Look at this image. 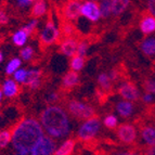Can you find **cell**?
<instances>
[{"instance_id": "7bdbcfd3", "label": "cell", "mask_w": 155, "mask_h": 155, "mask_svg": "<svg viewBox=\"0 0 155 155\" xmlns=\"http://www.w3.org/2000/svg\"><path fill=\"white\" fill-rule=\"evenodd\" d=\"M2 97H3V93H2V91H1V89H0V103H1V101H2Z\"/></svg>"}, {"instance_id": "52a82bcc", "label": "cell", "mask_w": 155, "mask_h": 155, "mask_svg": "<svg viewBox=\"0 0 155 155\" xmlns=\"http://www.w3.org/2000/svg\"><path fill=\"white\" fill-rule=\"evenodd\" d=\"M80 14L90 22H98L101 18L100 7L96 1H85L81 3Z\"/></svg>"}, {"instance_id": "30bf717a", "label": "cell", "mask_w": 155, "mask_h": 155, "mask_svg": "<svg viewBox=\"0 0 155 155\" xmlns=\"http://www.w3.org/2000/svg\"><path fill=\"white\" fill-rule=\"evenodd\" d=\"M80 9H81V2L79 1H70L67 2L64 7V15L68 21H74L77 20L81 14H80Z\"/></svg>"}, {"instance_id": "e575fe53", "label": "cell", "mask_w": 155, "mask_h": 155, "mask_svg": "<svg viewBox=\"0 0 155 155\" xmlns=\"http://www.w3.org/2000/svg\"><path fill=\"white\" fill-rule=\"evenodd\" d=\"M15 3L18 8L26 9V8H28L29 5H34V1H31V0H18Z\"/></svg>"}, {"instance_id": "ab89813d", "label": "cell", "mask_w": 155, "mask_h": 155, "mask_svg": "<svg viewBox=\"0 0 155 155\" xmlns=\"http://www.w3.org/2000/svg\"><path fill=\"white\" fill-rule=\"evenodd\" d=\"M117 76H118V74H117L116 71H111V72L109 73V77H110V79H111L112 81H113V80L116 79Z\"/></svg>"}, {"instance_id": "f546056e", "label": "cell", "mask_w": 155, "mask_h": 155, "mask_svg": "<svg viewBox=\"0 0 155 155\" xmlns=\"http://www.w3.org/2000/svg\"><path fill=\"white\" fill-rule=\"evenodd\" d=\"M75 33V29H74V26L70 23H64L62 26V34L63 36L66 37V38H73V35Z\"/></svg>"}, {"instance_id": "d6a6232c", "label": "cell", "mask_w": 155, "mask_h": 155, "mask_svg": "<svg viewBox=\"0 0 155 155\" xmlns=\"http://www.w3.org/2000/svg\"><path fill=\"white\" fill-rule=\"evenodd\" d=\"M87 49H88V45H87V42H85V41L79 42V44H78V47H77V53H76V55L84 58L86 53H87Z\"/></svg>"}, {"instance_id": "cb8c5ba5", "label": "cell", "mask_w": 155, "mask_h": 155, "mask_svg": "<svg viewBox=\"0 0 155 155\" xmlns=\"http://www.w3.org/2000/svg\"><path fill=\"white\" fill-rule=\"evenodd\" d=\"M101 18H107L112 14V0H103L99 2Z\"/></svg>"}, {"instance_id": "7402d4cb", "label": "cell", "mask_w": 155, "mask_h": 155, "mask_svg": "<svg viewBox=\"0 0 155 155\" xmlns=\"http://www.w3.org/2000/svg\"><path fill=\"white\" fill-rule=\"evenodd\" d=\"M28 36H29L28 34L26 33L23 28H21V29H18V31H15V33L13 34L12 41H13V44L15 45V46L22 47V46H24V45L26 44Z\"/></svg>"}, {"instance_id": "1f68e13d", "label": "cell", "mask_w": 155, "mask_h": 155, "mask_svg": "<svg viewBox=\"0 0 155 155\" xmlns=\"http://www.w3.org/2000/svg\"><path fill=\"white\" fill-rule=\"evenodd\" d=\"M37 25H38V20H37V18H33L28 24H26V25L24 26V27H22V28L28 34V35H31V34L34 31V29L37 27Z\"/></svg>"}, {"instance_id": "4fadbf2b", "label": "cell", "mask_w": 155, "mask_h": 155, "mask_svg": "<svg viewBox=\"0 0 155 155\" xmlns=\"http://www.w3.org/2000/svg\"><path fill=\"white\" fill-rule=\"evenodd\" d=\"M2 91L3 96L7 98H13L18 94V85L14 79H5L2 84Z\"/></svg>"}, {"instance_id": "484cf974", "label": "cell", "mask_w": 155, "mask_h": 155, "mask_svg": "<svg viewBox=\"0 0 155 155\" xmlns=\"http://www.w3.org/2000/svg\"><path fill=\"white\" fill-rule=\"evenodd\" d=\"M84 66H85V59L84 58L75 55L71 60V68L73 72H79L83 70Z\"/></svg>"}, {"instance_id": "836d02e7", "label": "cell", "mask_w": 155, "mask_h": 155, "mask_svg": "<svg viewBox=\"0 0 155 155\" xmlns=\"http://www.w3.org/2000/svg\"><path fill=\"white\" fill-rule=\"evenodd\" d=\"M143 87L147 93H151V94L154 93L155 94V80H147V81H144Z\"/></svg>"}, {"instance_id": "60d3db41", "label": "cell", "mask_w": 155, "mask_h": 155, "mask_svg": "<svg viewBox=\"0 0 155 155\" xmlns=\"http://www.w3.org/2000/svg\"><path fill=\"white\" fill-rule=\"evenodd\" d=\"M145 155H155V147H149Z\"/></svg>"}, {"instance_id": "ee69618b", "label": "cell", "mask_w": 155, "mask_h": 155, "mask_svg": "<svg viewBox=\"0 0 155 155\" xmlns=\"http://www.w3.org/2000/svg\"><path fill=\"white\" fill-rule=\"evenodd\" d=\"M2 60H3V54H2V52L0 51V62H2Z\"/></svg>"}, {"instance_id": "83f0119b", "label": "cell", "mask_w": 155, "mask_h": 155, "mask_svg": "<svg viewBox=\"0 0 155 155\" xmlns=\"http://www.w3.org/2000/svg\"><path fill=\"white\" fill-rule=\"evenodd\" d=\"M103 124L106 128L114 129V128L117 126V124H118V119H117V117L115 116V115H107V116L104 118Z\"/></svg>"}, {"instance_id": "3957f363", "label": "cell", "mask_w": 155, "mask_h": 155, "mask_svg": "<svg viewBox=\"0 0 155 155\" xmlns=\"http://www.w3.org/2000/svg\"><path fill=\"white\" fill-rule=\"evenodd\" d=\"M67 111L70 112V114L73 117H75L77 119H81V120H87V119L91 118L94 115V109L90 104L84 103L79 100H70L66 104Z\"/></svg>"}, {"instance_id": "4dcf8cb0", "label": "cell", "mask_w": 155, "mask_h": 155, "mask_svg": "<svg viewBox=\"0 0 155 155\" xmlns=\"http://www.w3.org/2000/svg\"><path fill=\"white\" fill-rule=\"evenodd\" d=\"M26 73L27 71L23 70V68H20L14 73V80H15L18 84H24L25 83V78H26Z\"/></svg>"}, {"instance_id": "ba28073f", "label": "cell", "mask_w": 155, "mask_h": 155, "mask_svg": "<svg viewBox=\"0 0 155 155\" xmlns=\"http://www.w3.org/2000/svg\"><path fill=\"white\" fill-rule=\"evenodd\" d=\"M118 93L125 101H128V102L137 101L140 96L138 88L132 83H130V81L123 83L122 85L119 86Z\"/></svg>"}, {"instance_id": "d590c367", "label": "cell", "mask_w": 155, "mask_h": 155, "mask_svg": "<svg viewBox=\"0 0 155 155\" xmlns=\"http://www.w3.org/2000/svg\"><path fill=\"white\" fill-rule=\"evenodd\" d=\"M8 22H9V16L7 14V12L5 10H2V9H0V24L5 25Z\"/></svg>"}, {"instance_id": "5b68a950", "label": "cell", "mask_w": 155, "mask_h": 155, "mask_svg": "<svg viewBox=\"0 0 155 155\" xmlns=\"http://www.w3.org/2000/svg\"><path fill=\"white\" fill-rule=\"evenodd\" d=\"M55 152V142L52 138L45 134L36 144L31 147V155H53Z\"/></svg>"}, {"instance_id": "5bb4252c", "label": "cell", "mask_w": 155, "mask_h": 155, "mask_svg": "<svg viewBox=\"0 0 155 155\" xmlns=\"http://www.w3.org/2000/svg\"><path fill=\"white\" fill-rule=\"evenodd\" d=\"M140 48L145 57L155 58V37H147L143 39Z\"/></svg>"}, {"instance_id": "ac0fdd59", "label": "cell", "mask_w": 155, "mask_h": 155, "mask_svg": "<svg viewBox=\"0 0 155 155\" xmlns=\"http://www.w3.org/2000/svg\"><path fill=\"white\" fill-rule=\"evenodd\" d=\"M74 149H75V141L73 139H67L58 149H55L53 155H71Z\"/></svg>"}, {"instance_id": "7c38bea8", "label": "cell", "mask_w": 155, "mask_h": 155, "mask_svg": "<svg viewBox=\"0 0 155 155\" xmlns=\"http://www.w3.org/2000/svg\"><path fill=\"white\" fill-rule=\"evenodd\" d=\"M78 42L74 38H65L60 46V50L65 57H75L77 53Z\"/></svg>"}, {"instance_id": "44dd1931", "label": "cell", "mask_w": 155, "mask_h": 155, "mask_svg": "<svg viewBox=\"0 0 155 155\" xmlns=\"http://www.w3.org/2000/svg\"><path fill=\"white\" fill-rule=\"evenodd\" d=\"M129 0H112V14L120 15L129 5Z\"/></svg>"}, {"instance_id": "f6af8a7d", "label": "cell", "mask_w": 155, "mask_h": 155, "mask_svg": "<svg viewBox=\"0 0 155 155\" xmlns=\"http://www.w3.org/2000/svg\"><path fill=\"white\" fill-rule=\"evenodd\" d=\"M130 155H141V154H137V153H134V152H131V154Z\"/></svg>"}, {"instance_id": "ffe728a7", "label": "cell", "mask_w": 155, "mask_h": 155, "mask_svg": "<svg viewBox=\"0 0 155 155\" xmlns=\"http://www.w3.org/2000/svg\"><path fill=\"white\" fill-rule=\"evenodd\" d=\"M141 137L147 145L155 147V128L151 126L144 127L141 130Z\"/></svg>"}, {"instance_id": "9c48e42d", "label": "cell", "mask_w": 155, "mask_h": 155, "mask_svg": "<svg viewBox=\"0 0 155 155\" xmlns=\"http://www.w3.org/2000/svg\"><path fill=\"white\" fill-rule=\"evenodd\" d=\"M117 137L124 143H132L137 139V130L130 124H122L117 129Z\"/></svg>"}, {"instance_id": "b9f144b4", "label": "cell", "mask_w": 155, "mask_h": 155, "mask_svg": "<svg viewBox=\"0 0 155 155\" xmlns=\"http://www.w3.org/2000/svg\"><path fill=\"white\" fill-rule=\"evenodd\" d=\"M14 155H31V153H16Z\"/></svg>"}, {"instance_id": "f35d334b", "label": "cell", "mask_w": 155, "mask_h": 155, "mask_svg": "<svg viewBox=\"0 0 155 155\" xmlns=\"http://www.w3.org/2000/svg\"><path fill=\"white\" fill-rule=\"evenodd\" d=\"M153 99H154V97H153V94H151V93H145L144 96H143L142 100L143 102H145V103H151L153 101Z\"/></svg>"}, {"instance_id": "603a6c76", "label": "cell", "mask_w": 155, "mask_h": 155, "mask_svg": "<svg viewBox=\"0 0 155 155\" xmlns=\"http://www.w3.org/2000/svg\"><path fill=\"white\" fill-rule=\"evenodd\" d=\"M21 64H22L21 59H18V58H13L10 62L7 64V66H5V74L9 76L14 75V73H15L18 70H20Z\"/></svg>"}, {"instance_id": "bcb514c9", "label": "cell", "mask_w": 155, "mask_h": 155, "mask_svg": "<svg viewBox=\"0 0 155 155\" xmlns=\"http://www.w3.org/2000/svg\"><path fill=\"white\" fill-rule=\"evenodd\" d=\"M97 155H102V154H97Z\"/></svg>"}, {"instance_id": "8992f818", "label": "cell", "mask_w": 155, "mask_h": 155, "mask_svg": "<svg viewBox=\"0 0 155 155\" xmlns=\"http://www.w3.org/2000/svg\"><path fill=\"white\" fill-rule=\"evenodd\" d=\"M60 37V31L58 28L55 24L53 23V21H48L45 25V27L42 28V31H40L39 35V39L40 42L44 46H50V45L54 44Z\"/></svg>"}, {"instance_id": "d4e9b609", "label": "cell", "mask_w": 155, "mask_h": 155, "mask_svg": "<svg viewBox=\"0 0 155 155\" xmlns=\"http://www.w3.org/2000/svg\"><path fill=\"white\" fill-rule=\"evenodd\" d=\"M98 84L104 91H107L112 87V80L110 79L107 73H101L98 76Z\"/></svg>"}, {"instance_id": "2e32d148", "label": "cell", "mask_w": 155, "mask_h": 155, "mask_svg": "<svg viewBox=\"0 0 155 155\" xmlns=\"http://www.w3.org/2000/svg\"><path fill=\"white\" fill-rule=\"evenodd\" d=\"M140 29L144 35H149L155 31V18L152 15H145L140 22Z\"/></svg>"}, {"instance_id": "277c9868", "label": "cell", "mask_w": 155, "mask_h": 155, "mask_svg": "<svg viewBox=\"0 0 155 155\" xmlns=\"http://www.w3.org/2000/svg\"><path fill=\"white\" fill-rule=\"evenodd\" d=\"M101 122L98 117H91L81 124L77 132V136L81 141H89L97 137L100 132Z\"/></svg>"}, {"instance_id": "f1b7e54d", "label": "cell", "mask_w": 155, "mask_h": 155, "mask_svg": "<svg viewBox=\"0 0 155 155\" xmlns=\"http://www.w3.org/2000/svg\"><path fill=\"white\" fill-rule=\"evenodd\" d=\"M20 55H21L22 59L25 60V61L31 60V58H33V55H34L33 47L27 46V47H25V48H23V49L21 50V52H20Z\"/></svg>"}, {"instance_id": "9a60e30c", "label": "cell", "mask_w": 155, "mask_h": 155, "mask_svg": "<svg viewBox=\"0 0 155 155\" xmlns=\"http://www.w3.org/2000/svg\"><path fill=\"white\" fill-rule=\"evenodd\" d=\"M116 111L119 116L124 117V118L130 117L134 113V104L132 102H128L125 100L119 101L116 104Z\"/></svg>"}, {"instance_id": "8fae6325", "label": "cell", "mask_w": 155, "mask_h": 155, "mask_svg": "<svg viewBox=\"0 0 155 155\" xmlns=\"http://www.w3.org/2000/svg\"><path fill=\"white\" fill-rule=\"evenodd\" d=\"M40 78H41V72L39 70H29L26 73L25 78V85H27L29 89L36 90L40 87Z\"/></svg>"}, {"instance_id": "8d00e7d4", "label": "cell", "mask_w": 155, "mask_h": 155, "mask_svg": "<svg viewBox=\"0 0 155 155\" xmlns=\"http://www.w3.org/2000/svg\"><path fill=\"white\" fill-rule=\"evenodd\" d=\"M147 10H149L150 15H152L155 18V0H150V1H147Z\"/></svg>"}, {"instance_id": "4316f807", "label": "cell", "mask_w": 155, "mask_h": 155, "mask_svg": "<svg viewBox=\"0 0 155 155\" xmlns=\"http://www.w3.org/2000/svg\"><path fill=\"white\" fill-rule=\"evenodd\" d=\"M12 134L9 130H2L0 131V149H5L11 143Z\"/></svg>"}, {"instance_id": "d6986e66", "label": "cell", "mask_w": 155, "mask_h": 155, "mask_svg": "<svg viewBox=\"0 0 155 155\" xmlns=\"http://www.w3.org/2000/svg\"><path fill=\"white\" fill-rule=\"evenodd\" d=\"M48 10V7H47V2L46 1H42V0H39L34 2L33 7H31V15L34 16V18H38L44 16L47 13Z\"/></svg>"}, {"instance_id": "6da1fadb", "label": "cell", "mask_w": 155, "mask_h": 155, "mask_svg": "<svg viewBox=\"0 0 155 155\" xmlns=\"http://www.w3.org/2000/svg\"><path fill=\"white\" fill-rule=\"evenodd\" d=\"M11 143L16 153H29L45 136L40 123L35 118H24L13 129Z\"/></svg>"}, {"instance_id": "e0dca14e", "label": "cell", "mask_w": 155, "mask_h": 155, "mask_svg": "<svg viewBox=\"0 0 155 155\" xmlns=\"http://www.w3.org/2000/svg\"><path fill=\"white\" fill-rule=\"evenodd\" d=\"M78 83H79V76H78V74L76 72L70 71V72H67L66 74L63 76V79H62L63 88L71 89V88H73V87L77 86Z\"/></svg>"}, {"instance_id": "74e56055", "label": "cell", "mask_w": 155, "mask_h": 155, "mask_svg": "<svg viewBox=\"0 0 155 155\" xmlns=\"http://www.w3.org/2000/svg\"><path fill=\"white\" fill-rule=\"evenodd\" d=\"M59 99V94H58L57 92H51L48 96V98H47V101L48 102H55V101Z\"/></svg>"}, {"instance_id": "7a4b0ae2", "label": "cell", "mask_w": 155, "mask_h": 155, "mask_svg": "<svg viewBox=\"0 0 155 155\" xmlns=\"http://www.w3.org/2000/svg\"><path fill=\"white\" fill-rule=\"evenodd\" d=\"M40 125L47 136L55 139L67 137L71 132V122L66 111L59 105H50L40 114Z\"/></svg>"}]
</instances>
